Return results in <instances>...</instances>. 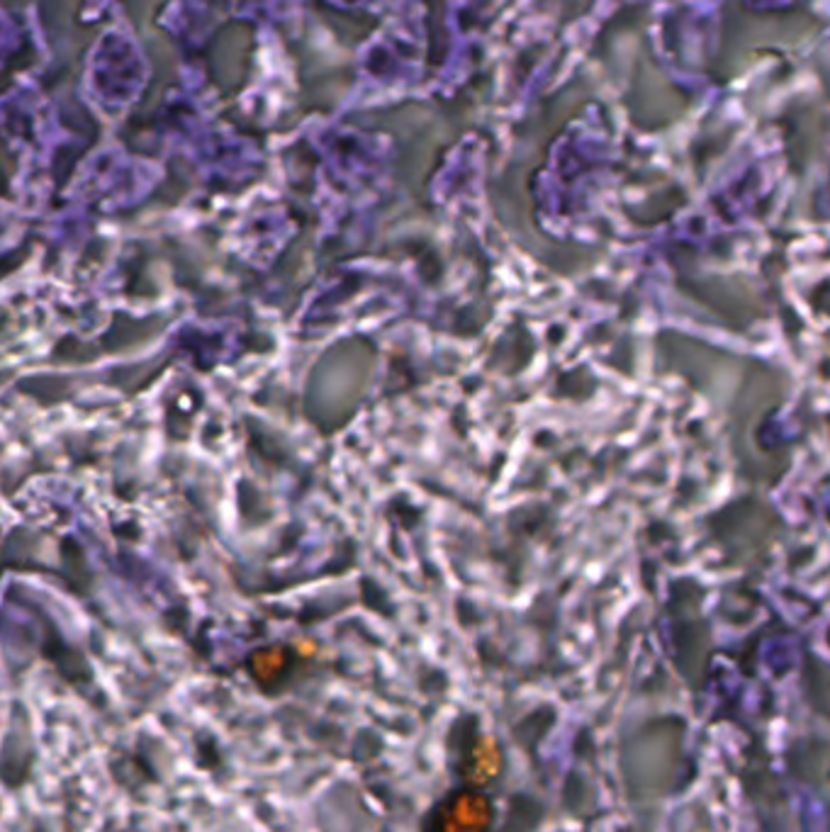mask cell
Listing matches in <instances>:
<instances>
[{
	"instance_id": "6da1fadb",
	"label": "cell",
	"mask_w": 830,
	"mask_h": 832,
	"mask_svg": "<svg viewBox=\"0 0 830 832\" xmlns=\"http://www.w3.org/2000/svg\"><path fill=\"white\" fill-rule=\"evenodd\" d=\"M495 809L477 789H458L436 805L429 832H493Z\"/></svg>"
},
{
	"instance_id": "7a4b0ae2",
	"label": "cell",
	"mask_w": 830,
	"mask_h": 832,
	"mask_svg": "<svg viewBox=\"0 0 830 832\" xmlns=\"http://www.w3.org/2000/svg\"><path fill=\"white\" fill-rule=\"evenodd\" d=\"M502 762L505 760H502V750L497 742L489 735H480V738H475V742L468 750H465L463 774L473 787L489 784V781H495L499 777Z\"/></svg>"
}]
</instances>
